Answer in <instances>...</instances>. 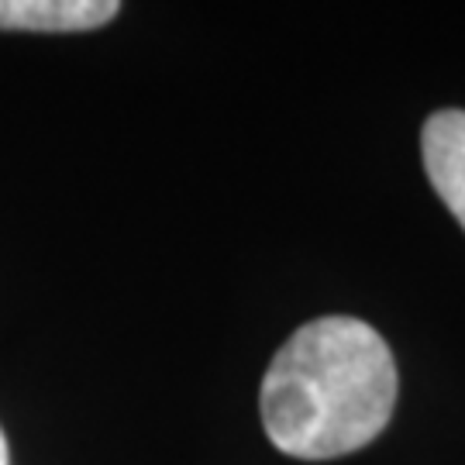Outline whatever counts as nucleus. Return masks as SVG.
<instances>
[{
  "mask_svg": "<svg viewBox=\"0 0 465 465\" xmlns=\"http://www.w3.org/2000/svg\"><path fill=\"white\" fill-rule=\"evenodd\" d=\"M397 362L359 317H317L290 334L262 380L269 441L293 459H338L366 449L390 424Z\"/></svg>",
  "mask_w": 465,
  "mask_h": 465,
  "instance_id": "obj_1",
  "label": "nucleus"
},
{
  "mask_svg": "<svg viewBox=\"0 0 465 465\" xmlns=\"http://www.w3.org/2000/svg\"><path fill=\"white\" fill-rule=\"evenodd\" d=\"M420 155L434 193L465 228V111L449 107L428 117L420 132Z\"/></svg>",
  "mask_w": 465,
  "mask_h": 465,
  "instance_id": "obj_2",
  "label": "nucleus"
},
{
  "mask_svg": "<svg viewBox=\"0 0 465 465\" xmlns=\"http://www.w3.org/2000/svg\"><path fill=\"white\" fill-rule=\"evenodd\" d=\"M117 15V0H0L4 32H94Z\"/></svg>",
  "mask_w": 465,
  "mask_h": 465,
  "instance_id": "obj_3",
  "label": "nucleus"
},
{
  "mask_svg": "<svg viewBox=\"0 0 465 465\" xmlns=\"http://www.w3.org/2000/svg\"><path fill=\"white\" fill-rule=\"evenodd\" d=\"M0 465H11V451H7V438L0 431Z\"/></svg>",
  "mask_w": 465,
  "mask_h": 465,
  "instance_id": "obj_4",
  "label": "nucleus"
}]
</instances>
